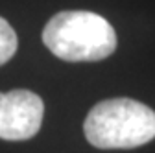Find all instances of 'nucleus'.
Returning <instances> with one entry per match:
<instances>
[{
	"mask_svg": "<svg viewBox=\"0 0 155 153\" xmlns=\"http://www.w3.org/2000/svg\"><path fill=\"white\" fill-rule=\"evenodd\" d=\"M45 46L63 61H102L116 50V33L107 18L91 11H59L43 30Z\"/></svg>",
	"mask_w": 155,
	"mask_h": 153,
	"instance_id": "1",
	"label": "nucleus"
},
{
	"mask_svg": "<svg viewBox=\"0 0 155 153\" xmlns=\"http://www.w3.org/2000/svg\"><path fill=\"white\" fill-rule=\"evenodd\" d=\"M85 138L100 149H131L155 138V111L131 98L98 102L83 122Z\"/></svg>",
	"mask_w": 155,
	"mask_h": 153,
	"instance_id": "2",
	"label": "nucleus"
},
{
	"mask_svg": "<svg viewBox=\"0 0 155 153\" xmlns=\"http://www.w3.org/2000/svg\"><path fill=\"white\" fill-rule=\"evenodd\" d=\"M45 103L41 96L26 89L0 92V138L28 140L43 125Z\"/></svg>",
	"mask_w": 155,
	"mask_h": 153,
	"instance_id": "3",
	"label": "nucleus"
},
{
	"mask_svg": "<svg viewBox=\"0 0 155 153\" xmlns=\"http://www.w3.org/2000/svg\"><path fill=\"white\" fill-rule=\"evenodd\" d=\"M17 46H18V39L15 30L9 26L6 18L0 17V67L15 55Z\"/></svg>",
	"mask_w": 155,
	"mask_h": 153,
	"instance_id": "4",
	"label": "nucleus"
}]
</instances>
